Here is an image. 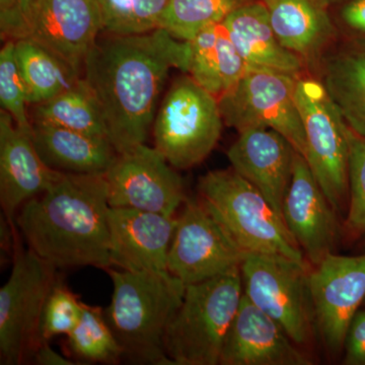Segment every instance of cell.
Wrapping results in <instances>:
<instances>
[{"label":"cell","mask_w":365,"mask_h":365,"mask_svg":"<svg viewBox=\"0 0 365 365\" xmlns=\"http://www.w3.org/2000/svg\"><path fill=\"white\" fill-rule=\"evenodd\" d=\"M0 104L1 109L13 117L20 128L33 129L26 113L28 93L16 58L14 40L6 41L0 51Z\"/></svg>","instance_id":"cell-30"},{"label":"cell","mask_w":365,"mask_h":365,"mask_svg":"<svg viewBox=\"0 0 365 365\" xmlns=\"http://www.w3.org/2000/svg\"><path fill=\"white\" fill-rule=\"evenodd\" d=\"M14 42L29 105L47 102L69 90L81 79V72L72 68L39 43L29 38Z\"/></svg>","instance_id":"cell-25"},{"label":"cell","mask_w":365,"mask_h":365,"mask_svg":"<svg viewBox=\"0 0 365 365\" xmlns=\"http://www.w3.org/2000/svg\"><path fill=\"white\" fill-rule=\"evenodd\" d=\"M346 365H365V309H359L348 328L344 342Z\"/></svg>","instance_id":"cell-33"},{"label":"cell","mask_w":365,"mask_h":365,"mask_svg":"<svg viewBox=\"0 0 365 365\" xmlns=\"http://www.w3.org/2000/svg\"><path fill=\"white\" fill-rule=\"evenodd\" d=\"M39 0H20V9L21 16H23L24 21H25V33L26 21L30 18L31 14H32L34 7L38 4ZM25 37V36H24Z\"/></svg>","instance_id":"cell-36"},{"label":"cell","mask_w":365,"mask_h":365,"mask_svg":"<svg viewBox=\"0 0 365 365\" xmlns=\"http://www.w3.org/2000/svg\"><path fill=\"white\" fill-rule=\"evenodd\" d=\"M67 338L71 351L86 361L117 364L123 357V349L101 307L85 304L78 325Z\"/></svg>","instance_id":"cell-28"},{"label":"cell","mask_w":365,"mask_h":365,"mask_svg":"<svg viewBox=\"0 0 365 365\" xmlns=\"http://www.w3.org/2000/svg\"><path fill=\"white\" fill-rule=\"evenodd\" d=\"M85 304L78 295L57 282L46 302L41 323V339L49 341L58 335H68L78 325Z\"/></svg>","instance_id":"cell-31"},{"label":"cell","mask_w":365,"mask_h":365,"mask_svg":"<svg viewBox=\"0 0 365 365\" xmlns=\"http://www.w3.org/2000/svg\"><path fill=\"white\" fill-rule=\"evenodd\" d=\"M170 0H98L103 32L140 35L160 28Z\"/></svg>","instance_id":"cell-29"},{"label":"cell","mask_w":365,"mask_h":365,"mask_svg":"<svg viewBox=\"0 0 365 365\" xmlns=\"http://www.w3.org/2000/svg\"><path fill=\"white\" fill-rule=\"evenodd\" d=\"M198 190L199 200L247 253L309 265L284 220L234 169L208 172L199 180Z\"/></svg>","instance_id":"cell-5"},{"label":"cell","mask_w":365,"mask_h":365,"mask_svg":"<svg viewBox=\"0 0 365 365\" xmlns=\"http://www.w3.org/2000/svg\"><path fill=\"white\" fill-rule=\"evenodd\" d=\"M56 267L16 237L13 269L0 289V364L20 365L33 360L42 344L41 323L46 302L58 282Z\"/></svg>","instance_id":"cell-6"},{"label":"cell","mask_w":365,"mask_h":365,"mask_svg":"<svg viewBox=\"0 0 365 365\" xmlns=\"http://www.w3.org/2000/svg\"><path fill=\"white\" fill-rule=\"evenodd\" d=\"M276 37L306 66L316 68L337 39V30L324 0H263Z\"/></svg>","instance_id":"cell-20"},{"label":"cell","mask_w":365,"mask_h":365,"mask_svg":"<svg viewBox=\"0 0 365 365\" xmlns=\"http://www.w3.org/2000/svg\"><path fill=\"white\" fill-rule=\"evenodd\" d=\"M105 173H63L16 217L29 249L56 268L112 267Z\"/></svg>","instance_id":"cell-2"},{"label":"cell","mask_w":365,"mask_h":365,"mask_svg":"<svg viewBox=\"0 0 365 365\" xmlns=\"http://www.w3.org/2000/svg\"><path fill=\"white\" fill-rule=\"evenodd\" d=\"M364 250H365V241H364Z\"/></svg>","instance_id":"cell-38"},{"label":"cell","mask_w":365,"mask_h":365,"mask_svg":"<svg viewBox=\"0 0 365 365\" xmlns=\"http://www.w3.org/2000/svg\"><path fill=\"white\" fill-rule=\"evenodd\" d=\"M364 304H365V299H364Z\"/></svg>","instance_id":"cell-39"},{"label":"cell","mask_w":365,"mask_h":365,"mask_svg":"<svg viewBox=\"0 0 365 365\" xmlns=\"http://www.w3.org/2000/svg\"><path fill=\"white\" fill-rule=\"evenodd\" d=\"M36 364L39 365H76L83 364L81 362H73L71 359H66L63 355L59 354L53 350L50 345H48L47 341L43 342L39 346L37 351L35 352L33 357Z\"/></svg>","instance_id":"cell-35"},{"label":"cell","mask_w":365,"mask_h":365,"mask_svg":"<svg viewBox=\"0 0 365 365\" xmlns=\"http://www.w3.org/2000/svg\"><path fill=\"white\" fill-rule=\"evenodd\" d=\"M222 24L247 66L285 72L297 78L306 68L304 62L276 37L263 0L240 7Z\"/></svg>","instance_id":"cell-22"},{"label":"cell","mask_w":365,"mask_h":365,"mask_svg":"<svg viewBox=\"0 0 365 365\" xmlns=\"http://www.w3.org/2000/svg\"><path fill=\"white\" fill-rule=\"evenodd\" d=\"M223 124L218 98L191 76H180L155 115V148L175 169H191L215 150Z\"/></svg>","instance_id":"cell-7"},{"label":"cell","mask_w":365,"mask_h":365,"mask_svg":"<svg viewBox=\"0 0 365 365\" xmlns=\"http://www.w3.org/2000/svg\"><path fill=\"white\" fill-rule=\"evenodd\" d=\"M257 0H170L160 28L173 37L191 41L209 26L222 24L240 7Z\"/></svg>","instance_id":"cell-27"},{"label":"cell","mask_w":365,"mask_h":365,"mask_svg":"<svg viewBox=\"0 0 365 365\" xmlns=\"http://www.w3.org/2000/svg\"><path fill=\"white\" fill-rule=\"evenodd\" d=\"M309 265L285 257L249 254L241 265L242 290L299 346L313 337V304Z\"/></svg>","instance_id":"cell-10"},{"label":"cell","mask_w":365,"mask_h":365,"mask_svg":"<svg viewBox=\"0 0 365 365\" xmlns=\"http://www.w3.org/2000/svg\"><path fill=\"white\" fill-rule=\"evenodd\" d=\"M295 100L306 138L304 158L329 202L343 210L349 201V128L318 78L300 76Z\"/></svg>","instance_id":"cell-8"},{"label":"cell","mask_w":365,"mask_h":365,"mask_svg":"<svg viewBox=\"0 0 365 365\" xmlns=\"http://www.w3.org/2000/svg\"><path fill=\"white\" fill-rule=\"evenodd\" d=\"M177 216L131 208H110V257L112 266L134 273L172 275L168 255Z\"/></svg>","instance_id":"cell-15"},{"label":"cell","mask_w":365,"mask_h":365,"mask_svg":"<svg viewBox=\"0 0 365 365\" xmlns=\"http://www.w3.org/2000/svg\"><path fill=\"white\" fill-rule=\"evenodd\" d=\"M249 253L200 200L187 199L168 255V268L185 285L241 268Z\"/></svg>","instance_id":"cell-11"},{"label":"cell","mask_w":365,"mask_h":365,"mask_svg":"<svg viewBox=\"0 0 365 365\" xmlns=\"http://www.w3.org/2000/svg\"><path fill=\"white\" fill-rule=\"evenodd\" d=\"M329 6H332V4H341V2H347L349 0H324Z\"/></svg>","instance_id":"cell-37"},{"label":"cell","mask_w":365,"mask_h":365,"mask_svg":"<svg viewBox=\"0 0 365 365\" xmlns=\"http://www.w3.org/2000/svg\"><path fill=\"white\" fill-rule=\"evenodd\" d=\"M32 124L51 125L109 138L97 97L83 78L69 90L36 105Z\"/></svg>","instance_id":"cell-26"},{"label":"cell","mask_w":365,"mask_h":365,"mask_svg":"<svg viewBox=\"0 0 365 365\" xmlns=\"http://www.w3.org/2000/svg\"><path fill=\"white\" fill-rule=\"evenodd\" d=\"M189 43V76L217 98L249 68L222 23L207 26Z\"/></svg>","instance_id":"cell-24"},{"label":"cell","mask_w":365,"mask_h":365,"mask_svg":"<svg viewBox=\"0 0 365 365\" xmlns=\"http://www.w3.org/2000/svg\"><path fill=\"white\" fill-rule=\"evenodd\" d=\"M295 155L297 150L287 138L262 127L239 132L227 150L232 169L251 182L282 218L283 203L294 176Z\"/></svg>","instance_id":"cell-18"},{"label":"cell","mask_w":365,"mask_h":365,"mask_svg":"<svg viewBox=\"0 0 365 365\" xmlns=\"http://www.w3.org/2000/svg\"><path fill=\"white\" fill-rule=\"evenodd\" d=\"M336 212L306 158L297 153L294 176L283 203V218L309 265H318L334 253L339 240Z\"/></svg>","instance_id":"cell-16"},{"label":"cell","mask_w":365,"mask_h":365,"mask_svg":"<svg viewBox=\"0 0 365 365\" xmlns=\"http://www.w3.org/2000/svg\"><path fill=\"white\" fill-rule=\"evenodd\" d=\"M98 38L83 63L88 85L119 153L145 143L170 69L189 71L190 43L163 29L140 35Z\"/></svg>","instance_id":"cell-1"},{"label":"cell","mask_w":365,"mask_h":365,"mask_svg":"<svg viewBox=\"0 0 365 365\" xmlns=\"http://www.w3.org/2000/svg\"><path fill=\"white\" fill-rule=\"evenodd\" d=\"M309 273L314 327L329 351L339 353L365 299V254H330Z\"/></svg>","instance_id":"cell-13"},{"label":"cell","mask_w":365,"mask_h":365,"mask_svg":"<svg viewBox=\"0 0 365 365\" xmlns=\"http://www.w3.org/2000/svg\"><path fill=\"white\" fill-rule=\"evenodd\" d=\"M297 76L272 69L251 68L218 98L223 122L237 132L272 129L304 155L306 138L297 100Z\"/></svg>","instance_id":"cell-9"},{"label":"cell","mask_w":365,"mask_h":365,"mask_svg":"<svg viewBox=\"0 0 365 365\" xmlns=\"http://www.w3.org/2000/svg\"><path fill=\"white\" fill-rule=\"evenodd\" d=\"M244 294L241 268L186 285L181 306L165 334L173 365H217Z\"/></svg>","instance_id":"cell-4"},{"label":"cell","mask_w":365,"mask_h":365,"mask_svg":"<svg viewBox=\"0 0 365 365\" xmlns=\"http://www.w3.org/2000/svg\"><path fill=\"white\" fill-rule=\"evenodd\" d=\"M317 71L350 130L365 137V36L334 43Z\"/></svg>","instance_id":"cell-21"},{"label":"cell","mask_w":365,"mask_h":365,"mask_svg":"<svg viewBox=\"0 0 365 365\" xmlns=\"http://www.w3.org/2000/svg\"><path fill=\"white\" fill-rule=\"evenodd\" d=\"M63 172L53 170L40 157L33 129H21L9 113L0 111V203L9 222L16 223L21 204L51 188Z\"/></svg>","instance_id":"cell-17"},{"label":"cell","mask_w":365,"mask_h":365,"mask_svg":"<svg viewBox=\"0 0 365 365\" xmlns=\"http://www.w3.org/2000/svg\"><path fill=\"white\" fill-rule=\"evenodd\" d=\"M348 141L349 201L345 227L350 235H365V137L349 129Z\"/></svg>","instance_id":"cell-32"},{"label":"cell","mask_w":365,"mask_h":365,"mask_svg":"<svg viewBox=\"0 0 365 365\" xmlns=\"http://www.w3.org/2000/svg\"><path fill=\"white\" fill-rule=\"evenodd\" d=\"M113 281L105 317L133 364L173 365L165 351V334L181 306L186 285L173 275L106 269Z\"/></svg>","instance_id":"cell-3"},{"label":"cell","mask_w":365,"mask_h":365,"mask_svg":"<svg viewBox=\"0 0 365 365\" xmlns=\"http://www.w3.org/2000/svg\"><path fill=\"white\" fill-rule=\"evenodd\" d=\"M222 365H312L313 360L244 294L223 343Z\"/></svg>","instance_id":"cell-19"},{"label":"cell","mask_w":365,"mask_h":365,"mask_svg":"<svg viewBox=\"0 0 365 365\" xmlns=\"http://www.w3.org/2000/svg\"><path fill=\"white\" fill-rule=\"evenodd\" d=\"M342 21L355 32L365 36V0H349L343 7Z\"/></svg>","instance_id":"cell-34"},{"label":"cell","mask_w":365,"mask_h":365,"mask_svg":"<svg viewBox=\"0 0 365 365\" xmlns=\"http://www.w3.org/2000/svg\"><path fill=\"white\" fill-rule=\"evenodd\" d=\"M174 169L157 148L145 143L119 153L105 173L110 207L176 216L187 197Z\"/></svg>","instance_id":"cell-12"},{"label":"cell","mask_w":365,"mask_h":365,"mask_svg":"<svg viewBox=\"0 0 365 365\" xmlns=\"http://www.w3.org/2000/svg\"><path fill=\"white\" fill-rule=\"evenodd\" d=\"M33 140L48 167L63 173H106L118 153L107 137L33 124Z\"/></svg>","instance_id":"cell-23"},{"label":"cell","mask_w":365,"mask_h":365,"mask_svg":"<svg viewBox=\"0 0 365 365\" xmlns=\"http://www.w3.org/2000/svg\"><path fill=\"white\" fill-rule=\"evenodd\" d=\"M102 32L98 0H39L26 21L24 38L39 43L81 72Z\"/></svg>","instance_id":"cell-14"}]
</instances>
